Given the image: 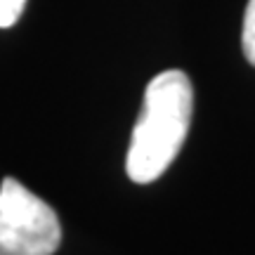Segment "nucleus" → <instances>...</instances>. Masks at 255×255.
Wrapping results in <instances>:
<instances>
[{"mask_svg":"<svg viewBox=\"0 0 255 255\" xmlns=\"http://www.w3.org/2000/svg\"><path fill=\"white\" fill-rule=\"evenodd\" d=\"M62 244L57 213L43 199L5 177L0 184V255H52Z\"/></svg>","mask_w":255,"mask_h":255,"instance_id":"f03ea898","label":"nucleus"},{"mask_svg":"<svg viewBox=\"0 0 255 255\" xmlns=\"http://www.w3.org/2000/svg\"><path fill=\"white\" fill-rule=\"evenodd\" d=\"M26 0H0V28H9L17 24L24 12Z\"/></svg>","mask_w":255,"mask_h":255,"instance_id":"20e7f679","label":"nucleus"},{"mask_svg":"<svg viewBox=\"0 0 255 255\" xmlns=\"http://www.w3.org/2000/svg\"><path fill=\"white\" fill-rule=\"evenodd\" d=\"M194 88L180 69L158 73L146 85L142 114L132 128L126 170L137 184L158 180L180 154L191 123Z\"/></svg>","mask_w":255,"mask_h":255,"instance_id":"f257e3e1","label":"nucleus"},{"mask_svg":"<svg viewBox=\"0 0 255 255\" xmlns=\"http://www.w3.org/2000/svg\"><path fill=\"white\" fill-rule=\"evenodd\" d=\"M244 55L255 66V0H248L246 17H244V33H241Z\"/></svg>","mask_w":255,"mask_h":255,"instance_id":"7ed1b4c3","label":"nucleus"}]
</instances>
